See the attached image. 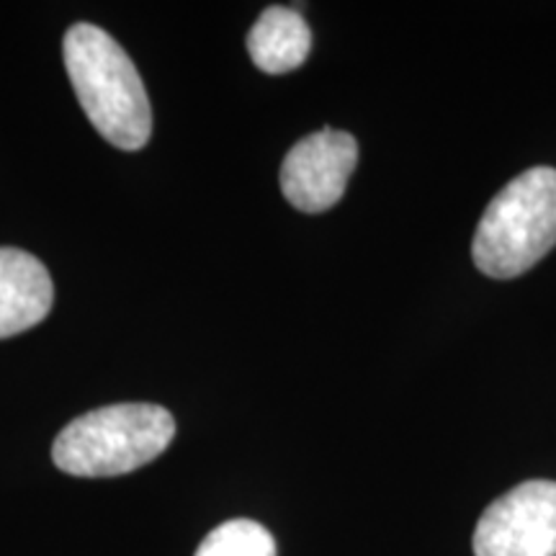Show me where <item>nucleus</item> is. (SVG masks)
<instances>
[{"instance_id":"f257e3e1","label":"nucleus","mask_w":556,"mask_h":556,"mask_svg":"<svg viewBox=\"0 0 556 556\" xmlns=\"http://www.w3.org/2000/svg\"><path fill=\"white\" fill-rule=\"evenodd\" d=\"M62 58L83 111L114 148L135 152L152 135V109L135 62L109 31L93 24L70 26Z\"/></svg>"},{"instance_id":"7ed1b4c3","label":"nucleus","mask_w":556,"mask_h":556,"mask_svg":"<svg viewBox=\"0 0 556 556\" xmlns=\"http://www.w3.org/2000/svg\"><path fill=\"white\" fill-rule=\"evenodd\" d=\"M556 245V170L520 173L490 201L471 240V258L490 278H516Z\"/></svg>"},{"instance_id":"6e6552de","label":"nucleus","mask_w":556,"mask_h":556,"mask_svg":"<svg viewBox=\"0 0 556 556\" xmlns=\"http://www.w3.org/2000/svg\"><path fill=\"white\" fill-rule=\"evenodd\" d=\"M197 556H276V541L266 526L238 518L214 528L201 541Z\"/></svg>"},{"instance_id":"39448f33","label":"nucleus","mask_w":556,"mask_h":556,"mask_svg":"<svg viewBox=\"0 0 556 556\" xmlns=\"http://www.w3.org/2000/svg\"><path fill=\"white\" fill-rule=\"evenodd\" d=\"M358 163V142L338 129L299 139L281 165V191L299 212L319 214L336 206Z\"/></svg>"},{"instance_id":"f03ea898","label":"nucleus","mask_w":556,"mask_h":556,"mask_svg":"<svg viewBox=\"0 0 556 556\" xmlns=\"http://www.w3.org/2000/svg\"><path fill=\"white\" fill-rule=\"evenodd\" d=\"M173 435L176 420L165 407L109 405L70 422L54 441L52 458L73 477H119L155 462Z\"/></svg>"},{"instance_id":"0eeeda50","label":"nucleus","mask_w":556,"mask_h":556,"mask_svg":"<svg viewBox=\"0 0 556 556\" xmlns=\"http://www.w3.org/2000/svg\"><path fill=\"white\" fill-rule=\"evenodd\" d=\"M312 50V31L302 13L283 9V5H270L261 13L253 29L248 34V52L255 67L268 75L291 73Z\"/></svg>"},{"instance_id":"20e7f679","label":"nucleus","mask_w":556,"mask_h":556,"mask_svg":"<svg viewBox=\"0 0 556 556\" xmlns=\"http://www.w3.org/2000/svg\"><path fill=\"white\" fill-rule=\"evenodd\" d=\"M475 556H556V482L531 479L486 505Z\"/></svg>"},{"instance_id":"423d86ee","label":"nucleus","mask_w":556,"mask_h":556,"mask_svg":"<svg viewBox=\"0 0 556 556\" xmlns=\"http://www.w3.org/2000/svg\"><path fill=\"white\" fill-rule=\"evenodd\" d=\"M52 302L54 287L45 263L26 250L0 248V340L39 325Z\"/></svg>"}]
</instances>
